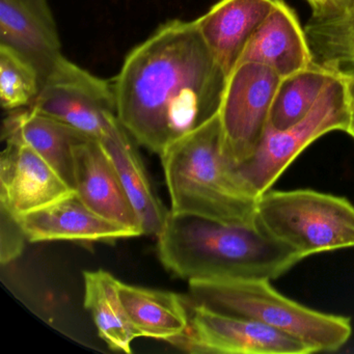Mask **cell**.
<instances>
[{"mask_svg":"<svg viewBox=\"0 0 354 354\" xmlns=\"http://www.w3.org/2000/svg\"><path fill=\"white\" fill-rule=\"evenodd\" d=\"M188 283L196 304L274 327L304 342L314 352L337 351L352 335L349 317L319 312L290 299L269 279L213 277Z\"/></svg>","mask_w":354,"mask_h":354,"instance_id":"4","label":"cell"},{"mask_svg":"<svg viewBox=\"0 0 354 354\" xmlns=\"http://www.w3.org/2000/svg\"><path fill=\"white\" fill-rule=\"evenodd\" d=\"M30 109L101 140L119 122L113 84L65 57L45 78Z\"/></svg>","mask_w":354,"mask_h":354,"instance_id":"7","label":"cell"},{"mask_svg":"<svg viewBox=\"0 0 354 354\" xmlns=\"http://www.w3.org/2000/svg\"><path fill=\"white\" fill-rule=\"evenodd\" d=\"M130 138L119 121L100 142L138 214L144 235H157L165 225L169 211L155 194L144 163Z\"/></svg>","mask_w":354,"mask_h":354,"instance_id":"18","label":"cell"},{"mask_svg":"<svg viewBox=\"0 0 354 354\" xmlns=\"http://www.w3.org/2000/svg\"><path fill=\"white\" fill-rule=\"evenodd\" d=\"M84 306L90 310L101 339L115 351L131 353L138 335L120 299L119 281L107 271H84Z\"/></svg>","mask_w":354,"mask_h":354,"instance_id":"19","label":"cell"},{"mask_svg":"<svg viewBox=\"0 0 354 354\" xmlns=\"http://www.w3.org/2000/svg\"><path fill=\"white\" fill-rule=\"evenodd\" d=\"M28 241L111 242L138 237V232L91 210L77 194L18 217Z\"/></svg>","mask_w":354,"mask_h":354,"instance_id":"13","label":"cell"},{"mask_svg":"<svg viewBox=\"0 0 354 354\" xmlns=\"http://www.w3.org/2000/svg\"><path fill=\"white\" fill-rule=\"evenodd\" d=\"M275 0H219L194 20L215 59L229 77L259 26L274 8Z\"/></svg>","mask_w":354,"mask_h":354,"instance_id":"15","label":"cell"},{"mask_svg":"<svg viewBox=\"0 0 354 354\" xmlns=\"http://www.w3.org/2000/svg\"><path fill=\"white\" fill-rule=\"evenodd\" d=\"M304 30L314 63L347 78L354 95V13L329 19L310 17Z\"/></svg>","mask_w":354,"mask_h":354,"instance_id":"20","label":"cell"},{"mask_svg":"<svg viewBox=\"0 0 354 354\" xmlns=\"http://www.w3.org/2000/svg\"><path fill=\"white\" fill-rule=\"evenodd\" d=\"M283 77L257 63H240L227 77L218 115L223 150L236 165L260 144Z\"/></svg>","mask_w":354,"mask_h":354,"instance_id":"8","label":"cell"},{"mask_svg":"<svg viewBox=\"0 0 354 354\" xmlns=\"http://www.w3.org/2000/svg\"><path fill=\"white\" fill-rule=\"evenodd\" d=\"M173 345L192 353H314L310 346L274 327L194 301L189 327Z\"/></svg>","mask_w":354,"mask_h":354,"instance_id":"9","label":"cell"},{"mask_svg":"<svg viewBox=\"0 0 354 354\" xmlns=\"http://www.w3.org/2000/svg\"><path fill=\"white\" fill-rule=\"evenodd\" d=\"M347 133L354 140V95L353 100H352L351 120H350V125L349 128H348Z\"/></svg>","mask_w":354,"mask_h":354,"instance_id":"25","label":"cell"},{"mask_svg":"<svg viewBox=\"0 0 354 354\" xmlns=\"http://www.w3.org/2000/svg\"><path fill=\"white\" fill-rule=\"evenodd\" d=\"M26 240L28 238L16 218L1 208V264H8L18 258Z\"/></svg>","mask_w":354,"mask_h":354,"instance_id":"23","label":"cell"},{"mask_svg":"<svg viewBox=\"0 0 354 354\" xmlns=\"http://www.w3.org/2000/svg\"><path fill=\"white\" fill-rule=\"evenodd\" d=\"M256 225L302 260L354 248V206L343 196L312 189H270L257 201Z\"/></svg>","mask_w":354,"mask_h":354,"instance_id":"5","label":"cell"},{"mask_svg":"<svg viewBox=\"0 0 354 354\" xmlns=\"http://www.w3.org/2000/svg\"><path fill=\"white\" fill-rule=\"evenodd\" d=\"M227 80L196 22L171 20L126 57L113 84L118 119L160 156L218 113Z\"/></svg>","mask_w":354,"mask_h":354,"instance_id":"1","label":"cell"},{"mask_svg":"<svg viewBox=\"0 0 354 354\" xmlns=\"http://www.w3.org/2000/svg\"><path fill=\"white\" fill-rule=\"evenodd\" d=\"M6 144L0 160V201L1 208L14 218L76 194V190L30 147Z\"/></svg>","mask_w":354,"mask_h":354,"instance_id":"10","label":"cell"},{"mask_svg":"<svg viewBox=\"0 0 354 354\" xmlns=\"http://www.w3.org/2000/svg\"><path fill=\"white\" fill-rule=\"evenodd\" d=\"M337 74L318 64L283 78L269 115V125L287 129L304 119L320 98L327 84Z\"/></svg>","mask_w":354,"mask_h":354,"instance_id":"21","label":"cell"},{"mask_svg":"<svg viewBox=\"0 0 354 354\" xmlns=\"http://www.w3.org/2000/svg\"><path fill=\"white\" fill-rule=\"evenodd\" d=\"M118 291L138 337L174 344L187 331L190 306L178 294L122 281Z\"/></svg>","mask_w":354,"mask_h":354,"instance_id":"17","label":"cell"},{"mask_svg":"<svg viewBox=\"0 0 354 354\" xmlns=\"http://www.w3.org/2000/svg\"><path fill=\"white\" fill-rule=\"evenodd\" d=\"M0 45L26 57L44 82L64 57L48 0H0Z\"/></svg>","mask_w":354,"mask_h":354,"instance_id":"12","label":"cell"},{"mask_svg":"<svg viewBox=\"0 0 354 354\" xmlns=\"http://www.w3.org/2000/svg\"><path fill=\"white\" fill-rule=\"evenodd\" d=\"M248 62L271 68L283 78L314 63L306 30L283 0H275L272 11L246 44L238 64Z\"/></svg>","mask_w":354,"mask_h":354,"instance_id":"14","label":"cell"},{"mask_svg":"<svg viewBox=\"0 0 354 354\" xmlns=\"http://www.w3.org/2000/svg\"><path fill=\"white\" fill-rule=\"evenodd\" d=\"M157 237L163 266L188 281L213 277L271 281L302 260L258 227L225 225L171 211Z\"/></svg>","mask_w":354,"mask_h":354,"instance_id":"2","label":"cell"},{"mask_svg":"<svg viewBox=\"0 0 354 354\" xmlns=\"http://www.w3.org/2000/svg\"><path fill=\"white\" fill-rule=\"evenodd\" d=\"M74 189L86 206L113 223L144 235L136 210L100 140L88 138L74 148Z\"/></svg>","mask_w":354,"mask_h":354,"instance_id":"11","label":"cell"},{"mask_svg":"<svg viewBox=\"0 0 354 354\" xmlns=\"http://www.w3.org/2000/svg\"><path fill=\"white\" fill-rule=\"evenodd\" d=\"M352 100L349 80L337 74L304 119L283 130L268 124L254 152L236 165L254 194L260 198L270 190L291 163L321 136L333 131L347 133Z\"/></svg>","mask_w":354,"mask_h":354,"instance_id":"6","label":"cell"},{"mask_svg":"<svg viewBox=\"0 0 354 354\" xmlns=\"http://www.w3.org/2000/svg\"><path fill=\"white\" fill-rule=\"evenodd\" d=\"M171 212L257 227L258 196L223 150L218 113L160 155Z\"/></svg>","mask_w":354,"mask_h":354,"instance_id":"3","label":"cell"},{"mask_svg":"<svg viewBox=\"0 0 354 354\" xmlns=\"http://www.w3.org/2000/svg\"><path fill=\"white\" fill-rule=\"evenodd\" d=\"M88 136L35 109L11 111L3 122V140L26 145L38 153L74 188V148Z\"/></svg>","mask_w":354,"mask_h":354,"instance_id":"16","label":"cell"},{"mask_svg":"<svg viewBox=\"0 0 354 354\" xmlns=\"http://www.w3.org/2000/svg\"><path fill=\"white\" fill-rule=\"evenodd\" d=\"M39 72L30 62L10 47L0 45V100L9 111L30 107L40 93Z\"/></svg>","mask_w":354,"mask_h":354,"instance_id":"22","label":"cell"},{"mask_svg":"<svg viewBox=\"0 0 354 354\" xmlns=\"http://www.w3.org/2000/svg\"><path fill=\"white\" fill-rule=\"evenodd\" d=\"M312 9V18L329 19L354 13V0H306Z\"/></svg>","mask_w":354,"mask_h":354,"instance_id":"24","label":"cell"}]
</instances>
